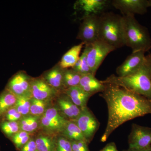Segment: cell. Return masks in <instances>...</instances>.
Wrapping results in <instances>:
<instances>
[{"mask_svg":"<svg viewBox=\"0 0 151 151\" xmlns=\"http://www.w3.org/2000/svg\"><path fill=\"white\" fill-rule=\"evenodd\" d=\"M100 96L106 102L108 119L100 141L105 142L117 128L132 119L151 114V100L123 88L109 84Z\"/></svg>","mask_w":151,"mask_h":151,"instance_id":"cell-1","label":"cell"},{"mask_svg":"<svg viewBox=\"0 0 151 151\" xmlns=\"http://www.w3.org/2000/svg\"><path fill=\"white\" fill-rule=\"evenodd\" d=\"M104 84L121 86L151 100V53L146 55L145 62L135 73L127 76L111 75Z\"/></svg>","mask_w":151,"mask_h":151,"instance_id":"cell-2","label":"cell"},{"mask_svg":"<svg viewBox=\"0 0 151 151\" xmlns=\"http://www.w3.org/2000/svg\"><path fill=\"white\" fill-rule=\"evenodd\" d=\"M122 25L125 46L132 52H146L151 49V37L148 29L141 24L134 15L122 16Z\"/></svg>","mask_w":151,"mask_h":151,"instance_id":"cell-3","label":"cell"},{"mask_svg":"<svg viewBox=\"0 0 151 151\" xmlns=\"http://www.w3.org/2000/svg\"><path fill=\"white\" fill-rule=\"evenodd\" d=\"M98 39L116 49L125 46L122 16L105 12L99 17Z\"/></svg>","mask_w":151,"mask_h":151,"instance_id":"cell-4","label":"cell"},{"mask_svg":"<svg viewBox=\"0 0 151 151\" xmlns=\"http://www.w3.org/2000/svg\"><path fill=\"white\" fill-rule=\"evenodd\" d=\"M85 45L88 47L87 63L91 73L95 76L105 58L116 49L99 39L91 44Z\"/></svg>","mask_w":151,"mask_h":151,"instance_id":"cell-5","label":"cell"},{"mask_svg":"<svg viewBox=\"0 0 151 151\" xmlns=\"http://www.w3.org/2000/svg\"><path fill=\"white\" fill-rule=\"evenodd\" d=\"M68 121L58 107H50L40 117V127L46 134H60Z\"/></svg>","mask_w":151,"mask_h":151,"instance_id":"cell-6","label":"cell"},{"mask_svg":"<svg viewBox=\"0 0 151 151\" xmlns=\"http://www.w3.org/2000/svg\"><path fill=\"white\" fill-rule=\"evenodd\" d=\"M74 121L81 130L86 142L89 144L98 131L100 122L87 107L82 109L79 116Z\"/></svg>","mask_w":151,"mask_h":151,"instance_id":"cell-7","label":"cell"},{"mask_svg":"<svg viewBox=\"0 0 151 151\" xmlns=\"http://www.w3.org/2000/svg\"><path fill=\"white\" fill-rule=\"evenodd\" d=\"M99 17L91 15L84 17L77 35V39L84 45L91 44L98 39Z\"/></svg>","mask_w":151,"mask_h":151,"instance_id":"cell-8","label":"cell"},{"mask_svg":"<svg viewBox=\"0 0 151 151\" xmlns=\"http://www.w3.org/2000/svg\"><path fill=\"white\" fill-rule=\"evenodd\" d=\"M129 148L142 150L151 145V128L133 124L129 137Z\"/></svg>","mask_w":151,"mask_h":151,"instance_id":"cell-9","label":"cell"},{"mask_svg":"<svg viewBox=\"0 0 151 151\" xmlns=\"http://www.w3.org/2000/svg\"><path fill=\"white\" fill-rule=\"evenodd\" d=\"M111 5L120 11L122 16L144 15L149 8L148 0H113Z\"/></svg>","mask_w":151,"mask_h":151,"instance_id":"cell-10","label":"cell"},{"mask_svg":"<svg viewBox=\"0 0 151 151\" xmlns=\"http://www.w3.org/2000/svg\"><path fill=\"white\" fill-rule=\"evenodd\" d=\"M31 80L32 78L26 73L23 71H19L10 79L6 88L12 92L17 97L22 96L31 97L30 93Z\"/></svg>","mask_w":151,"mask_h":151,"instance_id":"cell-11","label":"cell"},{"mask_svg":"<svg viewBox=\"0 0 151 151\" xmlns=\"http://www.w3.org/2000/svg\"><path fill=\"white\" fill-rule=\"evenodd\" d=\"M145 58V52H132L116 68L117 76L123 77L135 73L142 65Z\"/></svg>","mask_w":151,"mask_h":151,"instance_id":"cell-12","label":"cell"},{"mask_svg":"<svg viewBox=\"0 0 151 151\" xmlns=\"http://www.w3.org/2000/svg\"><path fill=\"white\" fill-rule=\"evenodd\" d=\"M111 1L109 0H78L74 5V8L84 13V17L91 15L100 16L105 12Z\"/></svg>","mask_w":151,"mask_h":151,"instance_id":"cell-13","label":"cell"},{"mask_svg":"<svg viewBox=\"0 0 151 151\" xmlns=\"http://www.w3.org/2000/svg\"><path fill=\"white\" fill-rule=\"evenodd\" d=\"M30 93L32 98L42 100H50L56 95L57 90L43 78H32Z\"/></svg>","mask_w":151,"mask_h":151,"instance_id":"cell-14","label":"cell"},{"mask_svg":"<svg viewBox=\"0 0 151 151\" xmlns=\"http://www.w3.org/2000/svg\"><path fill=\"white\" fill-rule=\"evenodd\" d=\"M57 104L60 113L68 121H75L82 111L64 92L58 98Z\"/></svg>","mask_w":151,"mask_h":151,"instance_id":"cell-15","label":"cell"},{"mask_svg":"<svg viewBox=\"0 0 151 151\" xmlns=\"http://www.w3.org/2000/svg\"><path fill=\"white\" fill-rule=\"evenodd\" d=\"M78 86L85 92L93 95L98 92H103L106 85L95 78V76L88 73L82 75Z\"/></svg>","mask_w":151,"mask_h":151,"instance_id":"cell-16","label":"cell"},{"mask_svg":"<svg viewBox=\"0 0 151 151\" xmlns=\"http://www.w3.org/2000/svg\"><path fill=\"white\" fill-rule=\"evenodd\" d=\"M64 69L59 64L47 71L44 75L43 78L45 81L57 91L63 90L64 92L63 79Z\"/></svg>","mask_w":151,"mask_h":151,"instance_id":"cell-17","label":"cell"},{"mask_svg":"<svg viewBox=\"0 0 151 151\" xmlns=\"http://www.w3.org/2000/svg\"><path fill=\"white\" fill-rule=\"evenodd\" d=\"M63 92L70 98L75 105L81 109L87 107L88 100L93 95L85 92L78 86L68 88Z\"/></svg>","mask_w":151,"mask_h":151,"instance_id":"cell-18","label":"cell"},{"mask_svg":"<svg viewBox=\"0 0 151 151\" xmlns=\"http://www.w3.org/2000/svg\"><path fill=\"white\" fill-rule=\"evenodd\" d=\"M84 44L81 42L77 45L72 47L63 55L59 65L63 69H65L72 67L78 61L82 48Z\"/></svg>","mask_w":151,"mask_h":151,"instance_id":"cell-19","label":"cell"},{"mask_svg":"<svg viewBox=\"0 0 151 151\" xmlns=\"http://www.w3.org/2000/svg\"><path fill=\"white\" fill-rule=\"evenodd\" d=\"M17 100V96L6 88L0 93V122L6 113L14 107Z\"/></svg>","mask_w":151,"mask_h":151,"instance_id":"cell-20","label":"cell"},{"mask_svg":"<svg viewBox=\"0 0 151 151\" xmlns=\"http://www.w3.org/2000/svg\"><path fill=\"white\" fill-rule=\"evenodd\" d=\"M60 135L70 141H85L82 132L74 121H68Z\"/></svg>","mask_w":151,"mask_h":151,"instance_id":"cell-21","label":"cell"},{"mask_svg":"<svg viewBox=\"0 0 151 151\" xmlns=\"http://www.w3.org/2000/svg\"><path fill=\"white\" fill-rule=\"evenodd\" d=\"M40 117L29 114L22 116L19 121L20 131H24L29 133L35 132L40 127Z\"/></svg>","mask_w":151,"mask_h":151,"instance_id":"cell-22","label":"cell"},{"mask_svg":"<svg viewBox=\"0 0 151 151\" xmlns=\"http://www.w3.org/2000/svg\"><path fill=\"white\" fill-rule=\"evenodd\" d=\"M35 141L37 151H55V139L49 134L39 135Z\"/></svg>","mask_w":151,"mask_h":151,"instance_id":"cell-23","label":"cell"},{"mask_svg":"<svg viewBox=\"0 0 151 151\" xmlns=\"http://www.w3.org/2000/svg\"><path fill=\"white\" fill-rule=\"evenodd\" d=\"M82 75L72 68L64 69L63 84L65 90L70 87L79 86Z\"/></svg>","mask_w":151,"mask_h":151,"instance_id":"cell-24","label":"cell"},{"mask_svg":"<svg viewBox=\"0 0 151 151\" xmlns=\"http://www.w3.org/2000/svg\"><path fill=\"white\" fill-rule=\"evenodd\" d=\"M50 100H42L32 98L29 114L40 117L49 108Z\"/></svg>","mask_w":151,"mask_h":151,"instance_id":"cell-25","label":"cell"},{"mask_svg":"<svg viewBox=\"0 0 151 151\" xmlns=\"http://www.w3.org/2000/svg\"><path fill=\"white\" fill-rule=\"evenodd\" d=\"M88 47L85 45L84 51L80 56L78 61L75 65L72 68V69L80 73L81 75L91 73L87 60V53Z\"/></svg>","mask_w":151,"mask_h":151,"instance_id":"cell-26","label":"cell"},{"mask_svg":"<svg viewBox=\"0 0 151 151\" xmlns=\"http://www.w3.org/2000/svg\"><path fill=\"white\" fill-rule=\"evenodd\" d=\"M32 98L28 96L17 97L16 103L14 107L23 116L29 114Z\"/></svg>","mask_w":151,"mask_h":151,"instance_id":"cell-27","label":"cell"},{"mask_svg":"<svg viewBox=\"0 0 151 151\" xmlns=\"http://www.w3.org/2000/svg\"><path fill=\"white\" fill-rule=\"evenodd\" d=\"M0 129L7 138L10 139L20 131L18 122L3 120L0 122Z\"/></svg>","mask_w":151,"mask_h":151,"instance_id":"cell-28","label":"cell"},{"mask_svg":"<svg viewBox=\"0 0 151 151\" xmlns=\"http://www.w3.org/2000/svg\"><path fill=\"white\" fill-rule=\"evenodd\" d=\"M31 133L19 131L10 139L17 150H19L31 139Z\"/></svg>","mask_w":151,"mask_h":151,"instance_id":"cell-29","label":"cell"},{"mask_svg":"<svg viewBox=\"0 0 151 151\" xmlns=\"http://www.w3.org/2000/svg\"><path fill=\"white\" fill-rule=\"evenodd\" d=\"M55 151H73L71 142L62 135L55 139Z\"/></svg>","mask_w":151,"mask_h":151,"instance_id":"cell-30","label":"cell"},{"mask_svg":"<svg viewBox=\"0 0 151 151\" xmlns=\"http://www.w3.org/2000/svg\"><path fill=\"white\" fill-rule=\"evenodd\" d=\"M22 116L17 110L14 107H13L9 109L6 113L3 120H6L10 122H18Z\"/></svg>","mask_w":151,"mask_h":151,"instance_id":"cell-31","label":"cell"},{"mask_svg":"<svg viewBox=\"0 0 151 151\" xmlns=\"http://www.w3.org/2000/svg\"><path fill=\"white\" fill-rule=\"evenodd\" d=\"M73 151H90L88 144L85 141H70Z\"/></svg>","mask_w":151,"mask_h":151,"instance_id":"cell-32","label":"cell"},{"mask_svg":"<svg viewBox=\"0 0 151 151\" xmlns=\"http://www.w3.org/2000/svg\"><path fill=\"white\" fill-rule=\"evenodd\" d=\"M37 150L35 139L31 138L26 144L23 146L19 151H35Z\"/></svg>","mask_w":151,"mask_h":151,"instance_id":"cell-33","label":"cell"},{"mask_svg":"<svg viewBox=\"0 0 151 151\" xmlns=\"http://www.w3.org/2000/svg\"><path fill=\"white\" fill-rule=\"evenodd\" d=\"M99 151H119L115 143L110 142L107 144L104 147Z\"/></svg>","mask_w":151,"mask_h":151,"instance_id":"cell-34","label":"cell"},{"mask_svg":"<svg viewBox=\"0 0 151 151\" xmlns=\"http://www.w3.org/2000/svg\"><path fill=\"white\" fill-rule=\"evenodd\" d=\"M123 151H151V145L147 148L142 149V150H131L128 149L127 150H124Z\"/></svg>","mask_w":151,"mask_h":151,"instance_id":"cell-35","label":"cell"},{"mask_svg":"<svg viewBox=\"0 0 151 151\" xmlns=\"http://www.w3.org/2000/svg\"><path fill=\"white\" fill-rule=\"evenodd\" d=\"M148 2L149 7H151V0H148Z\"/></svg>","mask_w":151,"mask_h":151,"instance_id":"cell-36","label":"cell"},{"mask_svg":"<svg viewBox=\"0 0 151 151\" xmlns=\"http://www.w3.org/2000/svg\"><path fill=\"white\" fill-rule=\"evenodd\" d=\"M37 151V150H36V151Z\"/></svg>","mask_w":151,"mask_h":151,"instance_id":"cell-37","label":"cell"},{"mask_svg":"<svg viewBox=\"0 0 151 151\" xmlns=\"http://www.w3.org/2000/svg\"><path fill=\"white\" fill-rule=\"evenodd\" d=\"M0 151H1V150H0Z\"/></svg>","mask_w":151,"mask_h":151,"instance_id":"cell-38","label":"cell"}]
</instances>
